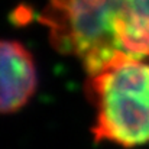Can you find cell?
Returning a JSON list of instances; mask_svg holds the SVG:
<instances>
[{
	"label": "cell",
	"mask_w": 149,
	"mask_h": 149,
	"mask_svg": "<svg viewBox=\"0 0 149 149\" xmlns=\"http://www.w3.org/2000/svg\"><path fill=\"white\" fill-rule=\"evenodd\" d=\"M52 47L88 77L149 56V0H48L39 15Z\"/></svg>",
	"instance_id": "cell-1"
},
{
	"label": "cell",
	"mask_w": 149,
	"mask_h": 149,
	"mask_svg": "<svg viewBox=\"0 0 149 149\" xmlns=\"http://www.w3.org/2000/svg\"><path fill=\"white\" fill-rule=\"evenodd\" d=\"M87 96L96 107V142L123 148L149 143V64L132 59L88 77Z\"/></svg>",
	"instance_id": "cell-2"
},
{
	"label": "cell",
	"mask_w": 149,
	"mask_h": 149,
	"mask_svg": "<svg viewBox=\"0 0 149 149\" xmlns=\"http://www.w3.org/2000/svg\"><path fill=\"white\" fill-rule=\"evenodd\" d=\"M1 55V101L3 113H16L28 104L36 90V68L31 52L20 42L4 39Z\"/></svg>",
	"instance_id": "cell-3"
}]
</instances>
